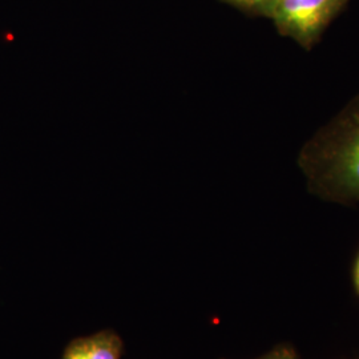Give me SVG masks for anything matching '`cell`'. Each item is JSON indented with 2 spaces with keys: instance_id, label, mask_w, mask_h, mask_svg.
<instances>
[{
  "instance_id": "1",
  "label": "cell",
  "mask_w": 359,
  "mask_h": 359,
  "mask_svg": "<svg viewBox=\"0 0 359 359\" xmlns=\"http://www.w3.org/2000/svg\"><path fill=\"white\" fill-rule=\"evenodd\" d=\"M298 164L310 192L345 205L358 203L359 95L308 142Z\"/></svg>"
},
{
  "instance_id": "2",
  "label": "cell",
  "mask_w": 359,
  "mask_h": 359,
  "mask_svg": "<svg viewBox=\"0 0 359 359\" xmlns=\"http://www.w3.org/2000/svg\"><path fill=\"white\" fill-rule=\"evenodd\" d=\"M346 0H273L268 10L276 26L310 48Z\"/></svg>"
},
{
  "instance_id": "3",
  "label": "cell",
  "mask_w": 359,
  "mask_h": 359,
  "mask_svg": "<svg viewBox=\"0 0 359 359\" xmlns=\"http://www.w3.org/2000/svg\"><path fill=\"white\" fill-rule=\"evenodd\" d=\"M124 342L120 335L105 329L88 337L72 339L63 353L62 359H121Z\"/></svg>"
},
{
  "instance_id": "4",
  "label": "cell",
  "mask_w": 359,
  "mask_h": 359,
  "mask_svg": "<svg viewBox=\"0 0 359 359\" xmlns=\"http://www.w3.org/2000/svg\"><path fill=\"white\" fill-rule=\"evenodd\" d=\"M229 1L237 4V6H241L244 8L255 10V11H259V13L266 15L273 0H229Z\"/></svg>"
},
{
  "instance_id": "5",
  "label": "cell",
  "mask_w": 359,
  "mask_h": 359,
  "mask_svg": "<svg viewBox=\"0 0 359 359\" xmlns=\"http://www.w3.org/2000/svg\"><path fill=\"white\" fill-rule=\"evenodd\" d=\"M274 359H299L295 348L287 344H283L273 348Z\"/></svg>"
},
{
  "instance_id": "6",
  "label": "cell",
  "mask_w": 359,
  "mask_h": 359,
  "mask_svg": "<svg viewBox=\"0 0 359 359\" xmlns=\"http://www.w3.org/2000/svg\"><path fill=\"white\" fill-rule=\"evenodd\" d=\"M351 280H353V286H354V290L359 297V252L357 257H355V261H354V265H353V271H351Z\"/></svg>"
},
{
  "instance_id": "7",
  "label": "cell",
  "mask_w": 359,
  "mask_h": 359,
  "mask_svg": "<svg viewBox=\"0 0 359 359\" xmlns=\"http://www.w3.org/2000/svg\"><path fill=\"white\" fill-rule=\"evenodd\" d=\"M258 359H274V351L270 350L269 353H266L264 357H261V358Z\"/></svg>"
}]
</instances>
